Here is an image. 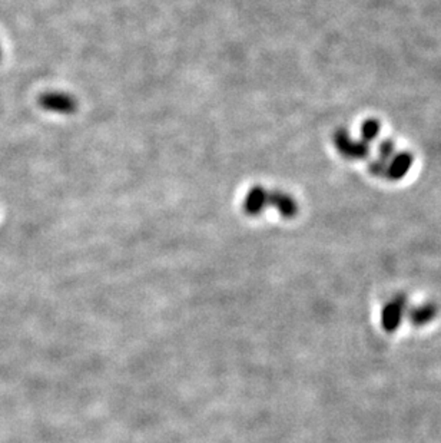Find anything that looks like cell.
Instances as JSON below:
<instances>
[{
  "instance_id": "cell-4",
  "label": "cell",
  "mask_w": 441,
  "mask_h": 443,
  "mask_svg": "<svg viewBox=\"0 0 441 443\" xmlns=\"http://www.w3.org/2000/svg\"><path fill=\"white\" fill-rule=\"evenodd\" d=\"M268 207H270V189L261 185L252 186L244 200L245 214L256 217L260 215Z\"/></svg>"
},
{
  "instance_id": "cell-2",
  "label": "cell",
  "mask_w": 441,
  "mask_h": 443,
  "mask_svg": "<svg viewBox=\"0 0 441 443\" xmlns=\"http://www.w3.org/2000/svg\"><path fill=\"white\" fill-rule=\"evenodd\" d=\"M334 144L344 158L353 159V161L354 159H364L371 152V142L365 141L362 137H361V140H355L345 130H340L336 133Z\"/></svg>"
},
{
  "instance_id": "cell-3",
  "label": "cell",
  "mask_w": 441,
  "mask_h": 443,
  "mask_svg": "<svg viewBox=\"0 0 441 443\" xmlns=\"http://www.w3.org/2000/svg\"><path fill=\"white\" fill-rule=\"evenodd\" d=\"M39 105L45 111L63 115H71L78 109L76 98L65 92H46L40 95Z\"/></svg>"
},
{
  "instance_id": "cell-6",
  "label": "cell",
  "mask_w": 441,
  "mask_h": 443,
  "mask_svg": "<svg viewBox=\"0 0 441 443\" xmlns=\"http://www.w3.org/2000/svg\"><path fill=\"white\" fill-rule=\"evenodd\" d=\"M0 53H2V52H0Z\"/></svg>"
},
{
  "instance_id": "cell-5",
  "label": "cell",
  "mask_w": 441,
  "mask_h": 443,
  "mask_svg": "<svg viewBox=\"0 0 441 443\" xmlns=\"http://www.w3.org/2000/svg\"><path fill=\"white\" fill-rule=\"evenodd\" d=\"M270 207L275 208L285 218H292L298 213V204L294 197L280 189L270 191Z\"/></svg>"
},
{
  "instance_id": "cell-1",
  "label": "cell",
  "mask_w": 441,
  "mask_h": 443,
  "mask_svg": "<svg viewBox=\"0 0 441 443\" xmlns=\"http://www.w3.org/2000/svg\"><path fill=\"white\" fill-rule=\"evenodd\" d=\"M411 165V155H408L407 152H399L396 151L393 142L383 141L378 145V157L371 161L370 169L377 176L397 181L407 175Z\"/></svg>"
}]
</instances>
